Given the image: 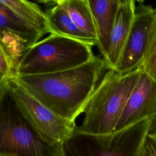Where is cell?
I'll return each instance as SVG.
<instances>
[{
  "instance_id": "10",
  "label": "cell",
  "mask_w": 156,
  "mask_h": 156,
  "mask_svg": "<svg viewBox=\"0 0 156 156\" xmlns=\"http://www.w3.org/2000/svg\"><path fill=\"white\" fill-rule=\"evenodd\" d=\"M97 37L96 46L103 58L109 51L119 0H88Z\"/></svg>"
},
{
  "instance_id": "4",
  "label": "cell",
  "mask_w": 156,
  "mask_h": 156,
  "mask_svg": "<svg viewBox=\"0 0 156 156\" xmlns=\"http://www.w3.org/2000/svg\"><path fill=\"white\" fill-rule=\"evenodd\" d=\"M0 156H65V152L64 145H50L39 137L6 93L0 98Z\"/></svg>"
},
{
  "instance_id": "17",
  "label": "cell",
  "mask_w": 156,
  "mask_h": 156,
  "mask_svg": "<svg viewBox=\"0 0 156 156\" xmlns=\"http://www.w3.org/2000/svg\"><path fill=\"white\" fill-rule=\"evenodd\" d=\"M137 156H156V154L151 144L146 139Z\"/></svg>"
},
{
  "instance_id": "5",
  "label": "cell",
  "mask_w": 156,
  "mask_h": 156,
  "mask_svg": "<svg viewBox=\"0 0 156 156\" xmlns=\"http://www.w3.org/2000/svg\"><path fill=\"white\" fill-rule=\"evenodd\" d=\"M7 93L25 120L46 143L64 145L74 135L76 124L55 115L13 80Z\"/></svg>"
},
{
  "instance_id": "1",
  "label": "cell",
  "mask_w": 156,
  "mask_h": 156,
  "mask_svg": "<svg viewBox=\"0 0 156 156\" xmlns=\"http://www.w3.org/2000/svg\"><path fill=\"white\" fill-rule=\"evenodd\" d=\"M106 69L104 59L96 57L73 69L45 74L16 76L13 80L55 115L75 124Z\"/></svg>"
},
{
  "instance_id": "13",
  "label": "cell",
  "mask_w": 156,
  "mask_h": 156,
  "mask_svg": "<svg viewBox=\"0 0 156 156\" xmlns=\"http://www.w3.org/2000/svg\"><path fill=\"white\" fill-rule=\"evenodd\" d=\"M52 2L54 5L46 11L49 34L71 38L94 46L76 26L67 11L55 1Z\"/></svg>"
},
{
  "instance_id": "14",
  "label": "cell",
  "mask_w": 156,
  "mask_h": 156,
  "mask_svg": "<svg viewBox=\"0 0 156 156\" xmlns=\"http://www.w3.org/2000/svg\"><path fill=\"white\" fill-rule=\"evenodd\" d=\"M0 2L43 36L50 33L46 13L36 3L26 0H0Z\"/></svg>"
},
{
  "instance_id": "6",
  "label": "cell",
  "mask_w": 156,
  "mask_h": 156,
  "mask_svg": "<svg viewBox=\"0 0 156 156\" xmlns=\"http://www.w3.org/2000/svg\"><path fill=\"white\" fill-rule=\"evenodd\" d=\"M154 117L107 134L86 135L74 132L66 143L83 151V156H137Z\"/></svg>"
},
{
  "instance_id": "2",
  "label": "cell",
  "mask_w": 156,
  "mask_h": 156,
  "mask_svg": "<svg viewBox=\"0 0 156 156\" xmlns=\"http://www.w3.org/2000/svg\"><path fill=\"white\" fill-rule=\"evenodd\" d=\"M141 71L138 68L122 74L107 69L87 102L82 124L75 132L86 135L114 132Z\"/></svg>"
},
{
  "instance_id": "8",
  "label": "cell",
  "mask_w": 156,
  "mask_h": 156,
  "mask_svg": "<svg viewBox=\"0 0 156 156\" xmlns=\"http://www.w3.org/2000/svg\"><path fill=\"white\" fill-rule=\"evenodd\" d=\"M155 115L156 82L141 69L138 80L126 103L115 131Z\"/></svg>"
},
{
  "instance_id": "11",
  "label": "cell",
  "mask_w": 156,
  "mask_h": 156,
  "mask_svg": "<svg viewBox=\"0 0 156 156\" xmlns=\"http://www.w3.org/2000/svg\"><path fill=\"white\" fill-rule=\"evenodd\" d=\"M1 31L9 32L17 37L26 50L40 41L43 35L17 16L10 8L0 2Z\"/></svg>"
},
{
  "instance_id": "9",
  "label": "cell",
  "mask_w": 156,
  "mask_h": 156,
  "mask_svg": "<svg viewBox=\"0 0 156 156\" xmlns=\"http://www.w3.org/2000/svg\"><path fill=\"white\" fill-rule=\"evenodd\" d=\"M136 1L119 0L108 55L104 59L108 69H115L130 33L136 11Z\"/></svg>"
},
{
  "instance_id": "12",
  "label": "cell",
  "mask_w": 156,
  "mask_h": 156,
  "mask_svg": "<svg viewBox=\"0 0 156 156\" xmlns=\"http://www.w3.org/2000/svg\"><path fill=\"white\" fill-rule=\"evenodd\" d=\"M55 1L67 11L76 26L91 43L96 45L97 37L88 0H57Z\"/></svg>"
},
{
  "instance_id": "3",
  "label": "cell",
  "mask_w": 156,
  "mask_h": 156,
  "mask_svg": "<svg viewBox=\"0 0 156 156\" xmlns=\"http://www.w3.org/2000/svg\"><path fill=\"white\" fill-rule=\"evenodd\" d=\"M93 46L51 34L23 53L18 63L16 76L54 73L80 66L96 57L92 50Z\"/></svg>"
},
{
  "instance_id": "16",
  "label": "cell",
  "mask_w": 156,
  "mask_h": 156,
  "mask_svg": "<svg viewBox=\"0 0 156 156\" xmlns=\"http://www.w3.org/2000/svg\"><path fill=\"white\" fill-rule=\"evenodd\" d=\"M140 68L156 82V7L153 10L147 46Z\"/></svg>"
},
{
  "instance_id": "19",
  "label": "cell",
  "mask_w": 156,
  "mask_h": 156,
  "mask_svg": "<svg viewBox=\"0 0 156 156\" xmlns=\"http://www.w3.org/2000/svg\"><path fill=\"white\" fill-rule=\"evenodd\" d=\"M156 132V115L152 121V122L151 125L150 130H149V132Z\"/></svg>"
},
{
  "instance_id": "18",
  "label": "cell",
  "mask_w": 156,
  "mask_h": 156,
  "mask_svg": "<svg viewBox=\"0 0 156 156\" xmlns=\"http://www.w3.org/2000/svg\"><path fill=\"white\" fill-rule=\"evenodd\" d=\"M146 140L156 154V132H149L146 137Z\"/></svg>"
},
{
  "instance_id": "15",
  "label": "cell",
  "mask_w": 156,
  "mask_h": 156,
  "mask_svg": "<svg viewBox=\"0 0 156 156\" xmlns=\"http://www.w3.org/2000/svg\"><path fill=\"white\" fill-rule=\"evenodd\" d=\"M18 58L3 43L0 44V98L7 93L10 81L16 76Z\"/></svg>"
},
{
  "instance_id": "7",
  "label": "cell",
  "mask_w": 156,
  "mask_h": 156,
  "mask_svg": "<svg viewBox=\"0 0 156 156\" xmlns=\"http://www.w3.org/2000/svg\"><path fill=\"white\" fill-rule=\"evenodd\" d=\"M154 8L138 1L132 26L115 70L121 74L140 68L144 57L152 20Z\"/></svg>"
}]
</instances>
